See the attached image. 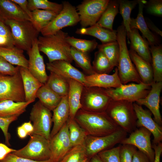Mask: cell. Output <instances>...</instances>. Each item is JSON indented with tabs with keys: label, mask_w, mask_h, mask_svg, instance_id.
I'll list each match as a JSON object with an SVG mask.
<instances>
[{
	"label": "cell",
	"mask_w": 162,
	"mask_h": 162,
	"mask_svg": "<svg viewBox=\"0 0 162 162\" xmlns=\"http://www.w3.org/2000/svg\"><path fill=\"white\" fill-rule=\"evenodd\" d=\"M148 13L156 16L162 15V0H150L145 4Z\"/></svg>",
	"instance_id": "obj_48"
},
{
	"label": "cell",
	"mask_w": 162,
	"mask_h": 162,
	"mask_svg": "<svg viewBox=\"0 0 162 162\" xmlns=\"http://www.w3.org/2000/svg\"><path fill=\"white\" fill-rule=\"evenodd\" d=\"M152 66L155 82H162V46L161 45H150Z\"/></svg>",
	"instance_id": "obj_35"
},
{
	"label": "cell",
	"mask_w": 162,
	"mask_h": 162,
	"mask_svg": "<svg viewBox=\"0 0 162 162\" xmlns=\"http://www.w3.org/2000/svg\"><path fill=\"white\" fill-rule=\"evenodd\" d=\"M84 96V104L90 111L101 112L106 111L112 100L103 88L91 87Z\"/></svg>",
	"instance_id": "obj_19"
},
{
	"label": "cell",
	"mask_w": 162,
	"mask_h": 162,
	"mask_svg": "<svg viewBox=\"0 0 162 162\" xmlns=\"http://www.w3.org/2000/svg\"><path fill=\"white\" fill-rule=\"evenodd\" d=\"M76 33L94 37L100 40L102 44L116 40L117 30H111L105 28L97 23L88 28L78 29Z\"/></svg>",
	"instance_id": "obj_27"
},
{
	"label": "cell",
	"mask_w": 162,
	"mask_h": 162,
	"mask_svg": "<svg viewBox=\"0 0 162 162\" xmlns=\"http://www.w3.org/2000/svg\"><path fill=\"white\" fill-rule=\"evenodd\" d=\"M116 30V40L120 49L117 68L120 80L123 84L131 82L141 83L142 82L129 55L126 42L127 32L122 24L118 27Z\"/></svg>",
	"instance_id": "obj_3"
},
{
	"label": "cell",
	"mask_w": 162,
	"mask_h": 162,
	"mask_svg": "<svg viewBox=\"0 0 162 162\" xmlns=\"http://www.w3.org/2000/svg\"><path fill=\"white\" fill-rule=\"evenodd\" d=\"M89 162H103L97 154L91 157L89 159Z\"/></svg>",
	"instance_id": "obj_58"
},
{
	"label": "cell",
	"mask_w": 162,
	"mask_h": 162,
	"mask_svg": "<svg viewBox=\"0 0 162 162\" xmlns=\"http://www.w3.org/2000/svg\"><path fill=\"white\" fill-rule=\"evenodd\" d=\"M132 162H151L148 157L139 150H136L133 158Z\"/></svg>",
	"instance_id": "obj_51"
},
{
	"label": "cell",
	"mask_w": 162,
	"mask_h": 162,
	"mask_svg": "<svg viewBox=\"0 0 162 162\" xmlns=\"http://www.w3.org/2000/svg\"><path fill=\"white\" fill-rule=\"evenodd\" d=\"M97 47L98 50L104 53L114 67H117L120 49L117 40L98 45Z\"/></svg>",
	"instance_id": "obj_37"
},
{
	"label": "cell",
	"mask_w": 162,
	"mask_h": 162,
	"mask_svg": "<svg viewBox=\"0 0 162 162\" xmlns=\"http://www.w3.org/2000/svg\"><path fill=\"white\" fill-rule=\"evenodd\" d=\"M88 157L84 145L72 147L60 162H81Z\"/></svg>",
	"instance_id": "obj_43"
},
{
	"label": "cell",
	"mask_w": 162,
	"mask_h": 162,
	"mask_svg": "<svg viewBox=\"0 0 162 162\" xmlns=\"http://www.w3.org/2000/svg\"><path fill=\"white\" fill-rule=\"evenodd\" d=\"M147 1L139 0V11L136 18H131L130 27L131 29L136 28L139 30L142 33L144 38L148 40L150 45H158V40L155 35L148 28L143 15V9Z\"/></svg>",
	"instance_id": "obj_21"
},
{
	"label": "cell",
	"mask_w": 162,
	"mask_h": 162,
	"mask_svg": "<svg viewBox=\"0 0 162 162\" xmlns=\"http://www.w3.org/2000/svg\"><path fill=\"white\" fill-rule=\"evenodd\" d=\"M0 162H53L50 159L43 161H37L34 160L22 158L16 155L11 153L8 155L3 160H0Z\"/></svg>",
	"instance_id": "obj_50"
},
{
	"label": "cell",
	"mask_w": 162,
	"mask_h": 162,
	"mask_svg": "<svg viewBox=\"0 0 162 162\" xmlns=\"http://www.w3.org/2000/svg\"><path fill=\"white\" fill-rule=\"evenodd\" d=\"M162 89V82H153L151 90L144 98L136 101L140 105L146 106L153 115L155 121L162 126V119L160 110V96Z\"/></svg>",
	"instance_id": "obj_17"
},
{
	"label": "cell",
	"mask_w": 162,
	"mask_h": 162,
	"mask_svg": "<svg viewBox=\"0 0 162 162\" xmlns=\"http://www.w3.org/2000/svg\"><path fill=\"white\" fill-rule=\"evenodd\" d=\"M50 11L36 9L32 11L31 21L34 26L40 32L58 14Z\"/></svg>",
	"instance_id": "obj_36"
},
{
	"label": "cell",
	"mask_w": 162,
	"mask_h": 162,
	"mask_svg": "<svg viewBox=\"0 0 162 162\" xmlns=\"http://www.w3.org/2000/svg\"><path fill=\"white\" fill-rule=\"evenodd\" d=\"M151 135L146 128H138L130 133L129 136L124 138L120 144L135 146L146 155L151 162H154L155 153L151 144Z\"/></svg>",
	"instance_id": "obj_13"
},
{
	"label": "cell",
	"mask_w": 162,
	"mask_h": 162,
	"mask_svg": "<svg viewBox=\"0 0 162 162\" xmlns=\"http://www.w3.org/2000/svg\"><path fill=\"white\" fill-rule=\"evenodd\" d=\"M137 120L136 127H144L148 130L153 135V144L157 145L162 140V127L152 117L150 111L144 109L141 106L136 103H133Z\"/></svg>",
	"instance_id": "obj_15"
},
{
	"label": "cell",
	"mask_w": 162,
	"mask_h": 162,
	"mask_svg": "<svg viewBox=\"0 0 162 162\" xmlns=\"http://www.w3.org/2000/svg\"><path fill=\"white\" fill-rule=\"evenodd\" d=\"M17 133L18 136L21 139L25 138L28 135L27 132L21 125L17 128Z\"/></svg>",
	"instance_id": "obj_57"
},
{
	"label": "cell",
	"mask_w": 162,
	"mask_h": 162,
	"mask_svg": "<svg viewBox=\"0 0 162 162\" xmlns=\"http://www.w3.org/2000/svg\"><path fill=\"white\" fill-rule=\"evenodd\" d=\"M18 4L22 10L30 18H32V11L30 10L28 7V1L27 0H11Z\"/></svg>",
	"instance_id": "obj_52"
},
{
	"label": "cell",
	"mask_w": 162,
	"mask_h": 162,
	"mask_svg": "<svg viewBox=\"0 0 162 162\" xmlns=\"http://www.w3.org/2000/svg\"><path fill=\"white\" fill-rule=\"evenodd\" d=\"M19 66H14L4 59L0 57V73L7 75H14L19 71Z\"/></svg>",
	"instance_id": "obj_49"
},
{
	"label": "cell",
	"mask_w": 162,
	"mask_h": 162,
	"mask_svg": "<svg viewBox=\"0 0 162 162\" xmlns=\"http://www.w3.org/2000/svg\"><path fill=\"white\" fill-rule=\"evenodd\" d=\"M16 150L9 148L6 145L0 143V160L4 159L8 154L15 152Z\"/></svg>",
	"instance_id": "obj_53"
},
{
	"label": "cell",
	"mask_w": 162,
	"mask_h": 162,
	"mask_svg": "<svg viewBox=\"0 0 162 162\" xmlns=\"http://www.w3.org/2000/svg\"><path fill=\"white\" fill-rule=\"evenodd\" d=\"M127 35L130 41V48L139 56L148 63H152V57L149 44L139 33L138 30L131 29L127 32Z\"/></svg>",
	"instance_id": "obj_22"
},
{
	"label": "cell",
	"mask_w": 162,
	"mask_h": 162,
	"mask_svg": "<svg viewBox=\"0 0 162 162\" xmlns=\"http://www.w3.org/2000/svg\"><path fill=\"white\" fill-rule=\"evenodd\" d=\"M110 0H85L76 8L82 28L96 24L107 7Z\"/></svg>",
	"instance_id": "obj_10"
},
{
	"label": "cell",
	"mask_w": 162,
	"mask_h": 162,
	"mask_svg": "<svg viewBox=\"0 0 162 162\" xmlns=\"http://www.w3.org/2000/svg\"><path fill=\"white\" fill-rule=\"evenodd\" d=\"M52 111L53 125L50 133L51 139L61 129L69 118L70 110L68 95L62 97L59 103Z\"/></svg>",
	"instance_id": "obj_24"
},
{
	"label": "cell",
	"mask_w": 162,
	"mask_h": 162,
	"mask_svg": "<svg viewBox=\"0 0 162 162\" xmlns=\"http://www.w3.org/2000/svg\"><path fill=\"white\" fill-rule=\"evenodd\" d=\"M24 51L16 48L0 46V57L12 65L28 68V60L24 55Z\"/></svg>",
	"instance_id": "obj_29"
},
{
	"label": "cell",
	"mask_w": 162,
	"mask_h": 162,
	"mask_svg": "<svg viewBox=\"0 0 162 162\" xmlns=\"http://www.w3.org/2000/svg\"><path fill=\"white\" fill-rule=\"evenodd\" d=\"M128 51L131 59L135 66L142 82L151 85L154 82L152 64L146 62L132 49Z\"/></svg>",
	"instance_id": "obj_28"
},
{
	"label": "cell",
	"mask_w": 162,
	"mask_h": 162,
	"mask_svg": "<svg viewBox=\"0 0 162 162\" xmlns=\"http://www.w3.org/2000/svg\"><path fill=\"white\" fill-rule=\"evenodd\" d=\"M127 133L120 127L114 132L106 135L88 136L84 146L89 158L98 153L112 148L127 137Z\"/></svg>",
	"instance_id": "obj_7"
},
{
	"label": "cell",
	"mask_w": 162,
	"mask_h": 162,
	"mask_svg": "<svg viewBox=\"0 0 162 162\" xmlns=\"http://www.w3.org/2000/svg\"><path fill=\"white\" fill-rule=\"evenodd\" d=\"M0 46L5 47L15 46L10 28L0 19Z\"/></svg>",
	"instance_id": "obj_44"
},
{
	"label": "cell",
	"mask_w": 162,
	"mask_h": 162,
	"mask_svg": "<svg viewBox=\"0 0 162 162\" xmlns=\"http://www.w3.org/2000/svg\"><path fill=\"white\" fill-rule=\"evenodd\" d=\"M118 12V0H110L107 7L97 23L103 28L113 30V21Z\"/></svg>",
	"instance_id": "obj_33"
},
{
	"label": "cell",
	"mask_w": 162,
	"mask_h": 162,
	"mask_svg": "<svg viewBox=\"0 0 162 162\" xmlns=\"http://www.w3.org/2000/svg\"><path fill=\"white\" fill-rule=\"evenodd\" d=\"M67 40L71 47L86 53L94 50L98 45L95 39L90 40L78 39L69 35L67 38Z\"/></svg>",
	"instance_id": "obj_42"
},
{
	"label": "cell",
	"mask_w": 162,
	"mask_h": 162,
	"mask_svg": "<svg viewBox=\"0 0 162 162\" xmlns=\"http://www.w3.org/2000/svg\"><path fill=\"white\" fill-rule=\"evenodd\" d=\"M145 20L147 26L149 30H151L152 31L160 36H162V31L150 20L148 18H146Z\"/></svg>",
	"instance_id": "obj_55"
},
{
	"label": "cell",
	"mask_w": 162,
	"mask_h": 162,
	"mask_svg": "<svg viewBox=\"0 0 162 162\" xmlns=\"http://www.w3.org/2000/svg\"><path fill=\"white\" fill-rule=\"evenodd\" d=\"M67 123L72 147L84 145L88 135L75 119L69 118Z\"/></svg>",
	"instance_id": "obj_32"
},
{
	"label": "cell",
	"mask_w": 162,
	"mask_h": 162,
	"mask_svg": "<svg viewBox=\"0 0 162 162\" xmlns=\"http://www.w3.org/2000/svg\"><path fill=\"white\" fill-rule=\"evenodd\" d=\"M90 158L87 157L84 159L81 162H89Z\"/></svg>",
	"instance_id": "obj_59"
},
{
	"label": "cell",
	"mask_w": 162,
	"mask_h": 162,
	"mask_svg": "<svg viewBox=\"0 0 162 162\" xmlns=\"http://www.w3.org/2000/svg\"><path fill=\"white\" fill-rule=\"evenodd\" d=\"M0 19L3 21H31L30 18L19 6L11 0H0Z\"/></svg>",
	"instance_id": "obj_23"
},
{
	"label": "cell",
	"mask_w": 162,
	"mask_h": 162,
	"mask_svg": "<svg viewBox=\"0 0 162 162\" xmlns=\"http://www.w3.org/2000/svg\"><path fill=\"white\" fill-rule=\"evenodd\" d=\"M74 119L89 136L106 135L114 132L120 128L106 112L81 110L77 113Z\"/></svg>",
	"instance_id": "obj_1"
},
{
	"label": "cell",
	"mask_w": 162,
	"mask_h": 162,
	"mask_svg": "<svg viewBox=\"0 0 162 162\" xmlns=\"http://www.w3.org/2000/svg\"><path fill=\"white\" fill-rule=\"evenodd\" d=\"M122 84L118 76V70L116 67L115 72L111 75L96 73L86 76L84 86L87 88H109L119 87Z\"/></svg>",
	"instance_id": "obj_20"
},
{
	"label": "cell",
	"mask_w": 162,
	"mask_h": 162,
	"mask_svg": "<svg viewBox=\"0 0 162 162\" xmlns=\"http://www.w3.org/2000/svg\"><path fill=\"white\" fill-rule=\"evenodd\" d=\"M19 72L22 81L25 101L32 103L35 100L36 93L43 84L30 73L28 68L20 66Z\"/></svg>",
	"instance_id": "obj_25"
},
{
	"label": "cell",
	"mask_w": 162,
	"mask_h": 162,
	"mask_svg": "<svg viewBox=\"0 0 162 162\" xmlns=\"http://www.w3.org/2000/svg\"><path fill=\"white\" fill-rule=\"evenodd\" d=\"M62 11L40 32L42 35L54 34L65 27L72 26L80 21L76 8L69 2H64Z\"/></svg>",
	"instance_id": "obj_9"
},
{
	"label": "cell",
	"mask_w": 162,
	"mask_h": 162,
	"mask_svg": "<svg viewBox=\"0 0 162 162\" xmlns=\"http://www.w3.org/2000/svg\"><path fill=\"white\" fill-rule=\"evenodd\" d=\"M46 68L50 72L69 81L70 79H74L81 82L84 86L86 75L69 62L62 60L49 62L46 64Z\"/></svg>",
	"instance_id": "obj_18"
},
{
	"label": "cell",
	"mask_w": 162,
	"mask_h": 162,
	"mask_svg": "<svg viewBox=\"0 0 162 162\" xmlns=\"http://www.w3.org/2000/svg\"><path fill=\"white\" fill-rule=\"evenodd\" d=\"M28 7L31 11L36 9L49 10L58 14L62 10V4L52 2L47 0H28Z\"/></svg>",
	"instance_id": "obj_40"
},
{
	"label": "cell",
	"mask_w": 162,
	"mask_h": 162,
	"mask_svg": "<svg viewBox=\"0 0 162 162\" xmlns=\"http://www.w3.org/2000/svg\"><path fill=\"white\" fill-rule=\"evenodd\" d=\"M119 10L123 19L122 24L124 27L127 32H130L131 29L130 23L131 11L138 4L139 0L129 1L118 0Z\"/></svg>",
	"instance_id": "obj_38"
},
{
	"label": "cell",
	"mask_w": 162,
	"mask_h": 162,
	"mask_svg": "<svg viewBox=\"0 0 162 162\" xmlns=\"http://www.w3.org/2000/svg\"><path fill=\"white\" fill-rule=\"evenodd\" d=\"M21 126L27 132L28 135L30 136L32 134L33 131V127L30 121L24 123Z\"/></svg>",
	"instance_id": "obj_56"
},
{
	"label": "cell",
	"mask_w": 162,
	"mask_h": 162,
	"mask_svg": "<svg viewBox=\"0 0 162 162\" xmlns=\"http://www.w3.org/2000/svg\"><path fill=\"white\" fill-rule=\"evenodd\" d=\"M51 111L39 100L33 105L29 116L30 121L33 122V131L32 134L40 135L50 140L52 123Z\"/></svg>",
	"instance_id": "obj_12"
},
{
	"label": "cell",
	"mask_w": 162,
	"mask_h": 162,
	"mask_svg": "<svg viewBox=\"0 0 162 162\" xmlns=\"http://www.w3.org/2000/svg\"><path fill=\"white\" fill-rule=\"evenodd\" d=\"M30 102H15L6 100L0 102V117L9 118L18 117L24 112Z\"/></svg>",
	"instance_id": "obj_30"
},
{
	"label": "cell",
	"mask_w": 162,
	"mask_h": 162,
	"mask_svg": "<svg viewBox=\"0 0 162 162\" xmlns=\"http://www.w3.org/2000/svg\"><path fill=\"white\" fill-rule=\"evenodd\" d=\"M6 100L25 101L23 84L19 71L13 76L0 73V102Z\"/></svg>",
	"instance_id": "obj_11"
},
{
	"label": "cell",
	"mask_w": 162,
	"mask_h": 162,
	"mask_svg": "<svg viewBox=\"0 0 162 162\" xmlns=\"http://www.w3.org/2000/svg\"><path fill=\"white\" fill-rule=\"evenodd\" d=\"M50 159L53 162H60L72 147L70 140L67 122L50 139Z\"/></svg>",
	"instance_id": "obj_14"
},
{
	"label": "cell",
	"mask_w": 162,
	"mask_h": 162,
	"mask_svg": "<svg viewBox=\"0 0 162 162\" xmlns=\"http://www.w3.org/2000/svg\"><path fill=\"white\" fill-rule=\"evenodd\" d=\"M120 146L113 147L98 153L97 155L103 162H120Z\"/></svg>",
	"instance_id": "obj_45"
},
{
	"label": "cell",
	"mask_w": 162,
	"mask_h": 162,
	"mask_svg": "<svg viewBox=\"0 0 162 162\" xmlns=\"http://www.w3.org/2000/svg\"><path fill=\"white\" fill-rule=\"evenodd\" d=\"M92 66L94 72L98 74H107L114 68L104 53L99 50L95 53Z\"/></svg>",
	"instance_id": "obj_41"
},
{
	"label": "cell",
	"mask_w": 162,
	"mask_h": 162,
	"mask_svg": "<svg viewBox=\"0 0 162 162\" xmlns=\"http://www.w3.org/2000/svg\"><path fill=\"white\" fill-rule=\"evenodd\" d=\"M132 102L112 100L106 112L120 128L130 133L136 128L137 118Z\"/></svg>",
	"instance_id": "obj_4"
},
{
	"label": "cell",
	"mask_w": 162,
	"mask_h": 162,
	"mask_svg": "<svg viewBox=\"0 0 162 162\" xmlns=\"http://www.w3.org/2000/svg\"><path fill=\"white\" fill-rule=\"evenodd\" d=\"M3 21L11 30L15 47L27 51L31 48L40 32L31 21L7 20Z\"/></svg>",
	"instance_id": "obj_5"
},
{
	"label": "cell",
	"mask_w": 162,
	"mask_h": 162,
	"mask_svg": "<svg viewBox=\"0 0 162 162\" xmlns=\"http://www.w3.org/2000/svg\"><path fill=\"white\" fill-rule=\"evenodd\" d=\"M36 97L44 106L52 111L58 104L62 97L52 90L46 84H43L38 89Z\"/></svg>",
	"instance_id": "obj_31"
},
{
	"label": "cell",
	"mask_w": 162,
	"mask_h": 162,
	"mask_svg": "<svg viewBox=\"0 0 162 162\" xmlns=\"http://www.w3.org/2000/svg\"><path fill=\"white\" fill-rule=\"evenodd\" d=\"M46 84L56 93L63 97L68 95L69 81L56 74L50 72Z\"/></svg>",
	"instance_id": "obj_34"
},
{
	"label": "cell",
	"mask_w": 162,
	"mask_h": 162,
	"mask_svg": "<svg viewBox=\"0 0 162 162\" xmlns=\"http://www.w3.org/2000/svg\"><path fill=\"white\" fill-rule=\"evenodd\" d=\"M18 117L14 116L9 118H3L0 117V128L2 130L4 136L5 143L10 146L9 140L10 135L8 132V128L10 124L16 120Z\"/></svg>",
	"instance_id": "obj_47"
},
{
	"label": "cell",
	"mask_w": 162,
	"mask_h": 162,
	"mask_svg": "<svg viewBox=\"0 0 162 162\" xmlns=\"http://www.w3.org/2000/svg\"><path fill=\"white\" fill-rule=\"evenodd\" d=\"M68 36L67 32L60 30L51 35L38 36L39 50L46 56L49 62L60 60L72 62L71 46L67 40Z\"/></svg>",
	"instance_id": "obj_2"
},
{
	"label": "cell",
	"mask_w": 162,
	"mask_h": 162,
	"mask_svg": "<svg viewBox=\"0 0 162 162\" xmlns=\"http://www.w3.org/2000/svg\"><path fill=\"white\" fill-rule=\"evenodd\" d=\"M84 86L82 83L74 79H70L69 81L68 99L70 118L74 119L77 113L82 106L81 100Z\"/></svg>",
	"instance_id": "obj_26"
},
{
	"label": "cell",
	"mask_w": 162,
	"mask_h": 162,
	"mask_svg": "<svg viewBox=\"0 0 162 162\" xmlns=\"http://www.w3.org/2000/svg\"><path fill=\"white\" fill-rule=\"evenodd\" d=\"M27 144L23 148L12 152L20 157L37 161L50 158V140L40 135L32 134Z\"/></svg>",
	"instance_id": "obj_6"
},
{
	"label": "cell",
	"mask_w": 162,
	"mask_h": 162,
	"mask_svg": "<svg viewBox=\"0 0 162 162\" xmlns=\"http://www.w3.org/2000/svg\"><path fill=\"white\" fill-rule=\"evenodd\" d=\"M136 148L129 145H120L119 158L120 162H132L133 155Z\"/></svg>",
	"instance_id": "obj_46"
},
{
	"label": "cell",
	"mask_w": 162,
	"mask_h": 162,
	"mask_svg": "<svg viewBox=\"0 0 162 162\" xmlns=\"http://www.w3.org/2000/svg\"><path fill=\"white\" fill-rule=\"evenodd\" d=\"M27 53L29 57L28 68L29 72L42 84H46L48 76L46 72L43 56L39 50L38 39L34 41Z\"/></svg>",
	"instance_id": "obj_16"
},
{
	"label": "cell",
	"mask_w": 162,
	"mask_h": 162,
	"mask_svg": "<svg viewBox=\"0 0 162 162\" xmlns=\"http://www.w3.org/2000/svg\"><path fill=\"white\" fill-rule=\"evenodd\" d=\"M152 147L155 153L154 162H160V157L162 153V143L161 142L157 145L153 144Z\"/></svg>",
	"instance_id": "obj_54"
},
{
	"label": "cell",
	"mask_w": 162,
	"mask_h": 162,
	"mask_svg": "<svg viewBox=\"0 0 162 162\" xmlns=\"http://www.w3.org/2000/svg\"><path fill=\"white\" fill-rule=\"evenodd\" d=\"M151 89V85L143 83L122 84L116 88H103L113 100H125L134 103L145 97Z\"/></svg>",
	"instance_id": "obj_8"
},
{
	"label": "cell",
	"mask_w": 162,
	"mask_h": 162,
	"mask_svg": "<svg viewBox=\"0 0 162 162\" xmlns=\"http://www.w3.org/2000/svg\"><path fill=\"white\" fill-rule=\"evenodd\" d=\"M70 53L73 60L86 73L90 75L96 73L93 68L87 53L79 51L71 47Z\"/></svg>",
	"instance_id": "obj_39"
}]
</instances>
